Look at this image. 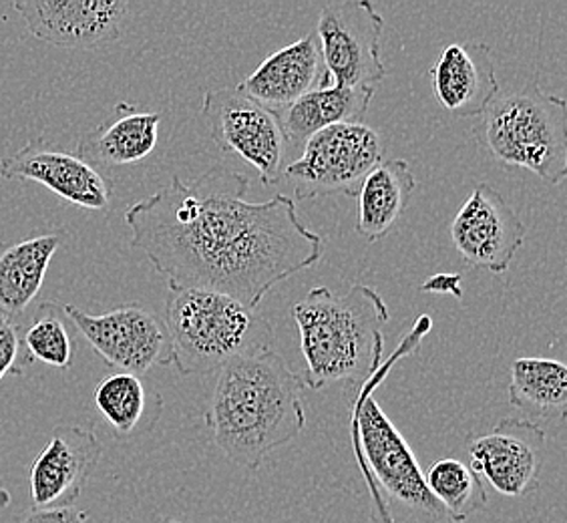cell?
Returning a JSON list of instances; mask_svg holds the SVG:
<instances>
[{
	"instance_id": "1",
	"label": "cell",
	"mask_w": 567,
	"mask_h": 523,
	"mask_svg": "<svg viewBox=\"0 0 567 523\" xmlns=\"http://www.w3.org/2000/svg\"><path fill=\"white\" fill-rule=\"evenodd\" d=\"M250 180L224 164L192 184L177 175L125 212L132 246L174 288L231 296L254 310L274 286L315 266L322 236L298 218L292 197L248 202Z\"/></svg>"
},
{
	"instance_id": "2",
	"label": "cell",
	"mask_w": 567,
	"mask_h": 523,
	"mask_svg": "<svg viewBox=\"0 0 567 523\" xmlns=\"http://www.w3.org/2000/svg\"><path fill=\"white\" fill-rule=\"evenodd\" d=\"M302 375L272 349L231 360L218 371L206 411L214 445L241 468L258 469L306 427Z\"/></svg>"
},
{
	"instance_id": "3",
	"label": "cell",
	"mask_w": 567,
	"mask_h": 523,
	"mask_svg": "<svg viewBox=\"0 0 567 523\" xmlns=\"http://www.w3.org/2000/svg\"><path fill=\"white\" fill-rule=\"evenodd\" d=\"M306 360V389L320 391L334 382L359 389L382 365V327L391 320L389 306L374 288L352 284L337 296L317 286L292 306Z\"/></svg>"
},
{
	"instance_id": "4",
	"label": "cell",
	"mask_w": 567,
	"mask_h": 523,
	"mask_svg": "<svg viewBox=\"0 0 567 523\" xmlns=\"http://www.w3.org/2000/svg\"><path fill=\"white\" fill-rule=\"evenodd\" d=\"M164 325L182 377L221 371L231 360L270 349L274 337L258 310L202 288L167 286Z\"/></svg>"
},
{
	"instance_id": "5",
	"label": "cell",
	"mask_w": 567,
	"mask_h": 523,
	"mask_svg": "<svg viewBox=\"0 0 567 523\" xmlns=\"http://www.w3.org/2000/svg\"><path fill=\"white\" fill-rule=\"evenodd\" d=\"M431 327V317L425 315L416 318L415 327L401 340L393 357L360 384L350 421V439L357 463L369 469L382 495L386 493L394 503L421 520V523L445 522L447 513L426 488L425 473L419 465L413 449L409 448L401 431L382 411L374 391L396 360L419 349Z\"/></svg>"
},
{
	"instance_id": "6",
	"label": "cell",
	"mask_w": 567,
	"mask_h": 523,
	"mask_svg": "<svg viewBox=\"0 0 567 523\" xmlns=\"http://www.w3.org/2000/svg\"><path fill=\"white\" fill-rule=\"evenodd\" d=\"M481 147L497 162L525 167L549 186L567 175V103L537 83L495 98L475 125Z\"/></svg>"
},
{
	"instance_id": "7",
	"label": "cell",
	"mask_w": 567,
	"mask_h": 523,
	"mask_svg": "<svg viewBox=\"0 0 567 523\" xmlns=\"http://www.w3.org/2000/svg\"><path fill=\"white\" fill-rule=\"evenodd\" d=\"M384 137L367 123H340L318 131L305 152L284 167L296 202L315 197H357L364 177L382 162Z\"/></svg>"
},
{
	"instance_id": "8",
	"label": "cell",
	"mask_w": 567,
	"mask_h": 523,
	"mask_svg": "<svg viewBox=\"0 0 567 523\" xmlns=\"http://www.w3.org/2000/svg\"><path fill=\"white\" fill-rule=\"evenodd\" d=\"M382 29L384 19L367 0H337L322 7L317 29L324 63L320 88L374 91L386 76Z\"/></svg>"
},
{
	"instance_id": "9",
	"label": "cell",
	"mask_w": 567,
	"mask_h": 523,
	"mask_svg": "<svg viewBox=\"0 0 567 523\" xmlns=\"http://www.w3.org/2000/svg\"><path fill=\"white\" fill-rule=\"evenodd\" d=\"M202 117L219 150L238 153L256 167L264 186L282 180L286 142L272 111L264 110L240 88H224L204 95Z\"/></svg>"
},
{
	"instance_id": "10",
	"label": "cell",
	"mask_w": 567,
	"mask_h": 523,
	"mask_svg": "<svg viewBox=\"0 0 567 523\" xmlns=\"http://www.w3.org/2000/svg\"><path fill=\"white\" fill-rule=\"evenodd\" d=\"M65 317L113 369L143 375L172 362L164 320L140 302L120 305L105 315H89L65 305Z\"/></svg>"
},
{
	"instance_id": "11",
	"label": "cell",
	"mask_w": 567,
	"mask_h": 523,
	"mask_svg": "<svg viewBox=\"0 0 567 523\" xmlns=\"http://www.w3.org/2000/svg\"><path fill=\"white\" fill-rule=\"evenodd\" d=\"M451 240L467 266L503 274L524 246L525 226L495 187L477 184L453 218Z\"/></svg>"
},
{
	"instance_id": "12",
	"label": "cell",
	"mask_w": 567,
	"mask_h": 523,
	"mask_svg": "<svg viewBox=\"0 0 567 523\" xmlns=\"http://www.w3.org/2000/svg\"><path fill=\"white\" fill-rule=\"evenodd\" d=\"M546 431L527 419H503L487 435L471 437V469L507 498L537 488L546 463Z\"/></svg>"
},
{
	"instance_id": "13",
	"label": "cell",
	"mask_w": 567,
	"mask_h": 523,
	"mask_svg": "<svg viewBox=\"0 0 567 523\" xmlns=\"http://www.w3.org/2000/svg\"><path fill=\"white\" fill-rule=\"evenodd\" d=\"M29 33L43 43L91 49L120 39L132 4L123 0H17Z\"/></svg>"
},
{
	"instance_id": "14",
	"label": "cell",
	"mask_w": 567,
	"mask_h": 523,
	"mask_svg": "<svg viewBox=\"0 0 567 523\" xmlns=\"http://www.w3.org/2000/svg\"><path fill=\"white\" fill-rule=\"evenodd\" d=\"M0 175L4 180L43 184L55 196L85 209H107L113 196V186L105 175L75 153L65 152L43 137L2 157Z\"/></svg>"
},
{
	"instance_id": "15",
	"label": "cell",
	"mask_w": 567,
	"mask_h": 523,
	"mask_svg": "<svg viewBox=\"0 0 567 523\" xmlns=\"http://www.w3.org/2000/svg\"><path fill=\"white\" fill-rule=\"evenodd\" d=\"M101 453L103 448L95 433L83 427H55L29 471L33 510L73 507L97 468Z\"/></svg>"
},
{
	"instance_id": "16",
	"label": "cell",
	"mask_w": 567,
	"mask_h": 523,
	"mask_svg": "<svg viewBox=\"0 0 567 523\" xmlns=\"http://www.w3.org/2000/svg\"><path fill=\"white\" fill-rule=\"evenodd\" d=\"M429 75L439 105L458 120L483 115L499 95L492 49L481 41L447 44Z\"/></svg>"
},
{
	"instance_id": "17",
	"label": "cell",
	"mask_w": 567,
	"mask_h": 523,
	"mask_svg": "<svg viewBox=\"0 0 567 523\" xmlns=\"http://www.w3.org/2000/svg\"><path fill=\"white\" fill-rule=\"evenodd\" d=\"M322 76L320 41L312 33L268 57L238 88L264 110L278 115L312 89L320 88Z\"/></svg>"
},
{
	"instance_id": "18",
	"label": "cell",
	"mask_w": 567,
	"mask_h": 523,
	"mask_svg": "<svg viewBox=\"0 0 567 523\" xmlns=\"http://www.w3.org/2000/svg\"><path fill=\"white\" fill-rule=\"evenodd\" d=\"M162 113H143L120 103L115 115L87 131L76 143L75 155L95 170L142 164L159 140Z\"/></svg>"
},
{
	"instance_id": "19",
	"label": "cell",
	"mask_w": 567,
	"mask_h": 523,
	"mask_svg": "<svg viewBox=\"0 0 567 523\" xmlns=\"http://www.w3.org/2000/svg\"><path fill=\"white\" fill-rule=\"evenodd\" d=\"M65 229L55 228L0 250V317L14 320L33 305Z\"/></svg>"
},
{
	"instance_id": "20",
	"label": "cell",
	"mask_w": 567,
	"mask_h": 523,
	"mask_svg": "<svg viewBox=\"0 0 567 523\" xmlns=\"http://www.w3.org/2000/svg\"><path fill=\"white\" fill-rule=\"evenodd\" d=\"M374 91L371 89L317 88L298 99L288 110L278 113L286 145H302L340 123H362Z\"/></svg>"
},
{
	"instance_id": "21",
	"label": "cell",
	"mask_w": 567,
	"mask_h": 523,
	"mask_svg": "<svg viewBox=\"0 0 567 523\" xmlns=\"http://www.w3.org/2000/svg\"><path fill=\"white\" fill-rule=\"evenodd\" d=\"M415 175L404 160L381 162L364 177L359 194L357 232L367 242H379L403 216L415 192Z\"/></svg>"
},
{
	"instance_id": "22",
	"label": "cell",
	"mask_w": 567,
	"mask_h": 523,
	"mask_svg": "<svg viewBox=\"0 0 567 523\" xmlns=\"http://www.w3.org/2000/svg\"><path fill=\"white\" fill-rule=\"evenodd\" d=\"M509 401L527 417L564 419L567 409V367L561 360H513Z\"/></svg>"
},
{
	"instance_id": "23",
	"label": "cell",
	"mask_w": 567,
	"mask_h": 523,
	"mask_svg": "<svg viewBox=\"0 0 567 523\" xmlns=\"http://www.w3.org/2000/svg\"><path fill=\"white\" fill-rule=\"evenodd\" d=\"M157 394L145 389L142 379L130 372H115L99 382L93 392V401L99 413L110 423L120 437H133L140 429H152L159 414L150 413L153 407L162 404V399L153 401Z\"/></svg>"
},
{
	"instance_id": "24",
	"label": "cell",
	"mask_w": 567,
	"mask_h": 523,
	"mask_svg": "<svg viewBox=\"0 0 567 523\" xmlns=\"http://www.w3.org/2000/svg\"><path fill=\"white\" fill-rule=\"evenodd\" d=\"M426 488L451 523H465L487 507V491L480 475L458 459H439L425 473Z\"/></svg>"
},
{
	"instance_id": "25",
	"label": "cell",
	"mask_w": 567,
	"mask_h": 523,
	"mask_svg": "<svg viewBox=\"0 0 567 523\" xmlns=\"http://www.w3.org/2000/svg\"><path fill=\"white\" fill-rule=\"evenodd\" d=\"M69 318L63 306L41 302L34 310L33 320L22 335V347L29 360H41L59 371H66L73 365V338L69 332Z\"/></svg>"
},
{
	"instance_id": "26",
	"label": "cell",
	"mask_w": 567,
	"mask_h": 523,
	"mask_svg": "<svg viewBox=\"0 0 567 523\" xmlns=\"http://www.w3.org/2000/svg\"><path fill=\"white\" fill-rule=\"evenodd\" d=\"M31 365L22 347L21 328L14 320L0 317V381L9 375H21Z\"/></svg>"
},
{
	"instance_id": "27",
	"label": "cell",
	"mask_w": 567,
	"mask_h": 523,
	"mask_svg": "<svg viewBox=\"0 0 567 523\" xmlns=\"http://www.w3.org/2000/svg\"><path fill=\"white\" fill-rule=\"evenodd\" d=\"M12 523H87V513L76 507H55V510H31L22 513Z\"/></svg>"
},
{
	"instance_id": "28",
	"label": "cell",
	"mask_w": 567,
	"mask_h": 523,
	"mask_svg": "<svg viewBox=\"0 0 567 523\" xmlns=\"http://www.w3.org/2000/svg\"><path fill=\"white\" fill-rule=\"evenodd\" d=\"M359 469L360 473H362V478H364V483H367L369 495H371L372 520H374V523H399L394 520L393 510H391V505L384 500V495H382L381 490H379L377 481L372 480L369 469L364 468L362 463H359Z\"/></svg>"
},
{
	"instance_id": "29",
	"label": "cell",
	"mask_w": 567,
	"mask_h": 523,
	"mask_svg": "<svg viewBox=\"0 0 567 523\" xmlns=\"http://www.w3.org/2000/svg\"><path fill=\"white\" fill-rule=\"evenodd\" d=\"M461 276L458 274H435L426 283H423L421 290L423 293H435V295H451L455 298H463V286H461Z\"/></svg>"
},
{
	"instance_id": "30",
	"label": "cell",
	"mask_w": 567,
	"mask_h": 523,
	"mask_svg": "<svg viewBox=\"0 0 567 523\" xmlns=\"http://www.w3.org/2000/svg\"><path fill=\"white\" fill-rule=\"evenodd\" d=\"M9 505H11V493L4 488L2 478H0V510H4V507H9Z\"/></svg>"
},
{
	"instance_id": "31",
	"label": "cell",
	"mask_w": 567,
	"mask_h": 523,
	"mask_svg": "<svg viewBox=\"0 0 567 523\" xmlns=\"http://www.w3.org/2000/svg\"><path fill=\"white\" fill-rule=\"evenodd\" d=\"M159 523H182L177 522V520H172V517H165V520H162Z\"/></svg>"
}]
</instances>
